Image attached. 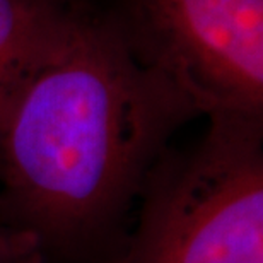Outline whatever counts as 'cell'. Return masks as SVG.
Listing matches in <instances>:
<instances>
[{"instance_id":"obj_1","label":"cell","mask_w":263,"mask_h":263,"mask_svg":"<svg viewBox=\"0 0 263 263\" xmlns=\"http://www.w3.org/2000/svg\"><path fill=\"white\" fill-rule=\"evenodd\" d=\"M198 118L81 0L0 125V224L65 263H117L152 167Z\"/></svg>"},{"instance_id":"obj_2","label":"cell","mask_w":263,"mask_h":263,"mask_svg":"<svg viewBox=\"0 0 263 263\" xmlns=\"http://www.w3.org/2000/svg\"><path fill=\"white\" fill-rule=\"evenodd\" d=\"M117 263H263V117L215 115L152 167Z\"/></svg>"},{"instance_id":"obj_3","label":"cell","mask_w":263,"mask_h":263,"mask_svg":"<svg viewBox=\"0 0 263 263\" xmlns=\"http://www.w3.org/2000/svg\"><path fill=\"white\" fill-rule=\"evenodd\" d=\"M103 10L198 117H263V0H109Z\"/></svg>"},{"instance_id":"obj_4","label":"cell","mask_w":263,"mask_h":263,"mask_svg":"<svg viewBox=\"0 0 263 263\" xmlns=\"http://www.w3.org/2000/svg\"><path fill=\"white\" fill-rule=\"evenodd\" d=\"M81 0H0V125Z\"/></svg>"},{"instance_id":"obj_5","label":"cell","mask_w":263,"mask_h":263,"mask_svg":"<svg viewBox=\"0 0 263 263\" xmlns=\"http://www.w3.org/2000/svg\"><path fill=\"white\" fill-rule=\"evenodd\" d=\"M33 236L0 224V263H43Z\"/></svg>"}]
</instances>
